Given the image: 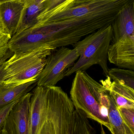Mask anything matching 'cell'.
<instances>
[{"instance_id": "1", "label": "cell", "mask_w": 134, "mask_h": 134, "mask_svg": "<svg viewBox=\"0 0 134 134\" xmlns=\"http://www.w3.org/2000/svg\"><path fill=\"white\" fill-rule=\"evenodd\" d=\"M132 0H47L37 17L53 50L73 45L111 25Z\"/></svg>"}, {"instance_id": "2", "label": "cell", "mask_w": 134, "mask_h": 134, "mask_svg": "<svg viewBox=\"0 0 134 134\" xmlns=\"http://www.w3.org/2000/svg\"><path fill=\"white\" fill-rule=\"evenodd\" d=\"M112 36V26L110 25L98 30L73 44V49L76 51L79 58L66 76L77 71H86L93 65H98L102 68L103 74L108 77L109 69L107 66V55Z\"/></svg>"}, {"instance_id": "3", "label": "cell", "mask_w": 134, "mask_h": 134, "mask_svg": "<svg viewBox=\"0 0 134 134\" xmlns=\"http://www.w3.org/2000/svg\"><path fill=\"white\" fill-rule=\"evenodd\" d=\"M42 47L23 54H14L4 62L6 84H20L38 78L53 51Z\"/></svg>"}, {"instance_id": "4", "label": "cell", "mask_w": 134, "mask_h": 134, "mask_svg": "<svg viewBox=\"0 0 134 134\" xmlns=\"http://www.w3.org/2000/svg\"><path fill=\"white\" fill-rule=\"evenodd\" d=\"M70 99L75 109L81 111L87 118L92 119L111 131L107 108L97 102L84 79L80 71H77L72 83Z\"/></svg>"}, {"instance_id": "5", "label": "cell", "mask_w": 134, "mask_h": 134, "mask_svg": "<svg viewBox=\"0 0 134 134\" xmlns=\"http://www.w3.org/2000/svg\"><path fill=\"white\" fill-rule=\"evenodd\" d=\"M79 58L74 49L61 47L53 50L38 77L37 86H55L74 65Z\"/></svg>"}, {"instance_id": "6", "label": "cell", "mask_w": 134, "mask_h": 134, "mask_svg": "<svg viewBox=\"0 0 134 134\" xmlns=\"http://www.w3.org/2000/svg\"><path fill=\"white\" fill-rule=\"evenodd\" d=\"M32 95L30 92L22 97L9 113L3 128L8 134H30V103Z\"/></svg>"}, {"instance_id": "7", "label": "cell", "mask_w": 134, "mask_h": 134, "mask_svg": "<svg viewBox=\"0 0 134 134\" xmlns=\"http://www.w3.org/2000/svg\"><path fill=\"white\" fill-rule=\"evenodd\" d=\"M108 59L117 66L127 69H134V35L124 37L110 43Z\"/></svg>"}, {"instance_id": "8", "label": "cell", "mask_w": 134, "mask_h": 134, "mask_svg": "<svg viewBox=\"0 0 134 134\" xmlns=\"http://www.w3.org/2000/svg\"><path fill=\"white\" fill-rule=\"evenodd\" d=\"M30 103V134H39L47 118V87L37 85Z\"/></svg>"}, {"instance_id": "9", "label": "cell", "mask_w": 134, "mask_h": 134, "mask_svg": "<svg viewBox=\"0 0 134 134\" xmlns=\"http://www.w3.org/2000/svg\"><path fill=\"white\" fill-rule=\"evenodd\" d=\"M25 0L0 1V18L6 33L12 37L17 32Z\"/></svg>"}, {"instance_id": "10", "label": "cell", "mask_w": 134, "mask_h": 134, "mask_svg": "<svg viewBox=\"0 0 134 134\" xmlns=\"http://www.w3.org/2000/svg\"><path fill=\"white\" fill-rule=\"evenodd\" d=\"M111 25L112 36L110 43L124 37L134 35V0L121 9Z\"/></svg>"}, {"instance_id": "11", "label": "cell", "mask_w": 134, "mask_h": 134, "mask_svg": "<svg viewBox=\"0 0 134 134\" xmlns=\"http://www.w3.org/2000/svg\"><path fill=\"white\" fill-rule=\"evenodd\" d=\"M100 81L103 87L114 99L118 108L134 109V89L118 81H111L109 77Z\"/></svg>"}, {"instance_id": "12", "label": "cell", "mask_w": 134, "mask_h": 134, "mask_svg": "<svg viewBox=\"0 0 134 134\" xmlns=\"http://www.w3.org/2000/svg\"><path fill=\"white\" fill-rule=\"evenodd\" d=\"M38 78L20 84L0 83V107L19 100L34 89L37 85Z\"/></svg>"}, {"instance_id": "13", "label": "cell", "mask_w": 134, "mask_h": 134, "mask_svg": "<svg viewBox=\"0 0 134 134\" xmlns=\"http://www.w3.org/2000/svg\"><path fill=\"white\" fill-rule=\"evenodd\" d=\"M46 1L25 0L24 7L16 34L23 32L36 24L37 17L43 9Z\"/></svg>"}, {"instance_id": "14", "label": "cell", "mask_w": 134, "mask_h": 134, "mask_svg": "<svg viewBox=\"0 0 134 134\" xmlns=\"http://www.w3.org/2000/svg\"><path fill=\"white\" fill-rule=\"evenodd\" d=\"M103 88L106 92L109 102L108 108V118L111 126V134H134V132L122 120L114 99L107 91Z\"/></svg>"}, {"instance_id": "15", "label": "cell", "mask_w": 134, "mask_h": 134, "mask_svg": "<svg viewBox=\"0 0 134 134\" xmlns=\"http://www.w3.org/2000/svg\"><path fill=\"white\" fill-rule=\"evenodd\" d=\"M70 134H96L88 118L80 110L74 111Z\"/></svg>"}, {"instance_id": "16", "label": "cell", "mask_w": 134, "mask_h": 134, "mask_svg": "<svg viewBox=\"0 0 134 134\" xmlns=\"http://www.w3.org/2000/svg\"><path fill=\"white\" fill-rule=\"evenodd\" d=\"M108 74L113 81H118L134 89V70L113 68L109 69Z\"/></svg>"}, {"instance_id": "17", "label": "cell", "mask_w": 134, "mask_h": 134, "mask_svg": "<svg viewBox=\"0 0 134 134\" xmlns=\"http://www.w3.org/2000/svg\"><path fill=\"white\" fill-rule=\"evenodd\" d=\"M12 37L7 34L0 33V62L6 61L9 57L12 56L11 54L8 43Z\"/></svg>"}, {"instance_id": "18", "label": "cell", "mask_w": 134, "mask_h": 134, "mask_svg": "<svg viewBox=\"0 0 134 134\" xmlns=\"http://www.w3.org/2000/svg\"><path fill=\"white\" fill-rule=\"evenodd\" d=\"M118 109L124 122L134 132V109L119 107Z\"/></svg>"}, {"instance_id": "19", "label": "cell", "mask_w": 134, "mask_h": 134, "mask_svg": "<svg viewBox=\"0 0 134 134\" xmlns=\"http://www.w3.org/2000/svg\"><path fill=\"white\" fill-rule=\"evenodd\" d=\"M19 100L0 107V131H1L3 128L4 124L9 113Z\"/></svg>"}, {"instance_id": "20", "label": "cell", "mask_w": 134, "mask_h": 134, "mask_svg": "<svg viewBox=\"0 0 134 134\" xmlns=\"http://www.w3.org/2000/svg\"><path fill=\"white\" fill-rule=\"evenodd\" d=\"M39 134H63V133L49 121H45Z\"/></svg>"}, {"instance_id": "21", "label": "cell", "mask_w": 134, "mask_h": 134, "mask_svg": "<svg viewBox=\"0 0 134 134\" xmlns=\"http://www.w3.org/2000/svg\"><path fill=\"white\" fill-rule=\"evenodd\" d=\"M4 63L0 65V83L5 80Z\"/></svg>"}, {"instance_id": "22", "label": "cell", "mask_w": 134, "mask_h": 134, "mask_svg": "<svg viewBox=\"0 0 134 134\" xmlns=\"http://www.w3.org/2000/svg\"><path fill=\"white\" fill-rule=\"evenodd\" d=\"M0 33L7 34L4 30V28L2 24L1 18H0Z\"/></svg>"}, {"instance_id": "23", "label": "cell", "mask_w": 134, "mask_h": 134, "mask_svg": "<svg viewBox=\"0 0 134 134\" xmlns=\"http://www.w3.org/2000/svg\"><path fill=\"white\" fill-rule=\"evenodd\" d=\"M101 134H107L102 125H101Z\"/></svg>"}, {"instance_id": "24", "label": "cell", "mask_w": 134, "mask_h": 134, "mask_svg": "<svg viewBox=\"0 0 134 134\" xmlns=\"http://www.w3.org/2000/svg\"><path fill=\"white\" fill-rule=\"evenodd\" d=\"M0 134H8V133L7 131L4 129H3L2 131L0 132Z\"/></svg>"}, {"instance_id": "25", "label": "cell", "mask_w": 134, "mask_h": 134, "mask_svg": "<svg viewBox=\"0 0 134 134\" xmlns=\"http://www.w3.org/2000/svg\"><path fill=\"white\" fill-rule=\"evenodd\" d=\"M6 61H7V60H6ZM6 61H2V62H0V65H1L2 64H3V63L4 62H6Z\"/></svg>"}, {"instance_id": "26", "label": "cell", "mask_w": 134, "mask_h": 134, "mask_svg": "<svg viewBox=\"0 0 134 134\" xmlns=\"http://www.w3.org/2000/svg\"><path fill=\"white\" fill-rule=\"evenodd\" d=\"M0 132H1V131H0Z\"/></svg>"}]
</instances>
